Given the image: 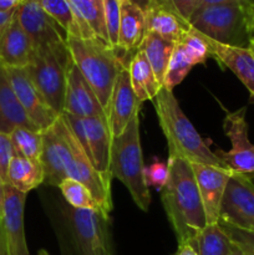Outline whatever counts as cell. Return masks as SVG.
<instances>
[{
  "label": "cell",
  "mask_w": 254,
  "mask_h": 255,
  "mask_svg": "<svg viewBox=\"0 0 254 255\" xmlns=\"http://www.w3.org/2000/svg\"><path fill=\"white\" fill-rule=\"evenodd\" d=\"M167 163L169 178L162 189V203L178 246H183L207 226V218L192 164L179 158H168Z\"/></svg>",
  "instance_id": "cell-1"
},
{
  "label": "cell",
  "mask_w": 254,
  "mask_h": 255,
  "mask_svg": "<svg viewBox=\"0 0 254 255\" xmlns=\"http://www.w3.org/2000/svg\"><path fill=\"white\" fill-rule=\"evenodd\" d=\"M152 102L159 126L168 144V158H179L189 163L227 168L187 119L173 92L162 87Z\"/></svg>",
  "instance_id": "cell-2"
},
{
  "label": "cell",
  "mask_w": 254,
  "mask_h": 255,
  "mask_svg": "<svg viewBox=\"0 0 254 255\" xmlns=\"http://www.w3.org/2000/svg\"><path fill=\"white\" fill-rule=\"evenodd\" d=\"M66 45L72 61L92 87L100 104L106 111L115 81L120 70L125 66L114 49L97 37L66 35Z\"/></svg>",
  "instance_id": "cell-3"
},
{
  "label": "cell",
  "mask_w": 254,
  "mask_h": 255,
  "mask_svg": "<svg viewBox=\"0 0 254 255\" xmlns=\"http://www.w3.org/2000/svg\"><path fill=\"white\" fill-rule=\"evenodd\" d=\"M189 25L199 34L219 44L249 47L254 40V6L209 5L197 10Z\"/></svg>",
  "instance_id": "cell-4"
},
{
  "label": "cell",
  "mask_w": 254,
  "mask_h": 255,
  "mask_svg": "<svg viewBox=\"0 0 254 255\" xmlns=\"http://www.w3.org/2000/svg\"><path fill=\"white\" fill-rule=\"evenodd\" d=\"M144 164L139 141V111L133 115L125 131L112 137L111 168L112 178L125 184L132 199L141 211L147 212L151 203L149 188L144 182Z\"/></svg>",
  "instance_id": "cell-5"
},
{
  "label": "cell",
  "mask_w": 254,
  "mask_h": 255,
  "mask_svg": "<svg viewBox=\"0 0 254 255\" xmlns=\"http://www.w3.org/2000/svg\"><path fill=\"white\" fill-rule=\"evenodd\" d=\"M51 131L54 133L67 178H72L85 184L101 208L110 214L112 211L111 182L105 179L95 169L86 152L61 116L51 126Z\"/></svg>",
  "instance_id": "cell-6"
},
{
  "label": "cell",
  "mask_w": 254,
  "mask_h": 255,
  "mask_svg": "<svg viewBox=\"0 0 254 255\" xmlns=\"http://www.w3.org/2000/svg\"><path fill=\"white\" fill-rule=\"evenodd\" d=\"M70 62L71 55L65 40L60 44L34 50L29 65L25 67V71L37 91L60 116L64 114Z\"/></svg>",
  "instance_id": "cell-7"
},
{
  "label": "cell",
  "mask_w": 254,
  "mask_h": 255,
  "mask_svg": "<svg viewBox=\"0 0 254 255\" xmlns=\"http://www.w3.org/2000/svg\"><path fill=\"white\" fill-rule=\"evenodd\" d=\"M70 226L79 255H114L109 214L94 209L69 211Z\"/></svg>",
  "instance_id": "cell-8"
},
{
  "label": "cell",
  "mask_w": 254,
  "mask_h": 255,
  "mask_svg": "<svg viewBox=\"0 0 254 255\" xmlns=\"http://www.w3.org/2000/svg\"><path fill=\"white\" fill-rule=\"evenodd\" d=\"M219 223L254 233V182L248 174L229 177L221 204Z\"/></svg>",
  "instance_id": "cell-9"
},
{
  "label": "cell",
  "mask_w": 254,
  "mask_h": 255,
  "mask_svg": "<svg viewBox=\"0 0 254 255\" xmlns=\"http://www.w3.org/2000/svg\"><path fill=\"white\" fill-rule=\"evenodd\" d=\"M247 109L228 112L224 117V133L229 137L232 148L228 152H216L224 166L232 172L243 174L254 173V144L249 141Z\"/></svg>",
  "instance_id": "cell-10"
},
{
  "label": "cell",
  "mask_w": 254,
  "mask_h": 255,
  "mask_svg": "<svg viewBox=\"0 0 254 255\" xmlns=\"http://www.w3.org/2000/svg\"><path fill=\"white\" fill-rule=\"evenodd\" d=\"M20 106L40 132H45L59 120L57 115L41 96L25 69L4 67Z\"/></svg>",
  "instance_id": "cell-11"
},
{
  "label": "cell",
  "mask_w": 254,
  "mask_h": 255,
  "mask_svg": "<svg viewBox=\"0 0 254 255\" xmlns=\"http://www.w3.org/2000/svg\"><path fill=\"white\" fill-rule=\"evenodd\" d=\"M207 57L211 56L206 37L191 27L189 31L176 42L164 77L163 87L172 91L183 81L194 65L204 64Z\"/></svg>",
  "instance_id": "cell-12"
},
{
  "label": "cell",
  "mask_w": 254,
  "mask_h": 255,
  "mask_svg": "<svg viewBox=\"0 0 254 255\" xmlns=\"http://www.w3.org/2000/svg\"><path fill=\"white\" fill-rule=\"evenodd\" d=\"M26 196V193H22L5 183L0 226L7 255H30L24 231V209Z\"/></svg>",
  "instance_id": "cell-13"
},
{
  "label": "cell",
  "mask_w": 254,
  "mask_h": 255,
  "mask_svg": "<svg viewBox=\"0 0 254 255\" xmlns=\"http://www.w3.org/2000/svg\"><path fill=\"white\" fill-rule=\"evenodd\" d=\"M20 25L26 32L34 50L60 44L66 40L57 29L59 25L44 11L37 0H22L16 9Z\"/></svg>",
  "instance_id": "cell-14"
},
{
  "label": "cell",
  "mask_w": 254,
  "mask_h": 255,
  "mask_svg": "<svg viewBox=\"0 0 254 255\" xmlns=\"http://www.w3.org/2000/svg\"><path fill=\"white\" fill-rule=\"evenodd\" d=\"M197 186L203 203L207 224L219 223L221 204L229 177L233 173L228 168L209 164L191 163Z\"/></svg>",
  "instance_id": "cell-15"
},
{
  "label": "cell",
  "mask_w": 254,
  "mask_h": 255,
  "mask_svg": "<svg viewBox=\"0 0 254 255\" xmlns=\"http://www.w3.org/2000/svg\"><path fill=\"white\" fill-rule=\"evenodd\" d=\"M139 107L141 102L132 89L128 67L124 66L117 75L106 110L107 122L112 137L120 136L125 131L133 115L139 111Z\"/></svg>",
  "instance_id": "cell-16"
},
{
  "label": "cell",
  "mask_w": 254,
  "mask_h": 255,
  "mask_svg": "<svg viewBox=\"0 0 254 255\" xmlns=\"http://www.w3.org/2000/svg\"><path fill=\"white\" fill-rule=\"evenodd\" d=\"M64 112L81 119L96 116L107 117L106 111L100 104L96 94L72 59L67 69Z\"/></svg>",
  "instance_id": "cell-17"
},
{
  "label": "cell",
  "mask_w": 254,
  "mask_h": 255,
  "mask_svg": "<svg viewBox=\"0 0 254 255\" xmlns=\"http://www.w3.org/2000/svg\"><path fill=\"white\" fill-rule=\"evenodd\" d=\"M84 120L85 134H86V154L94 164L95 169L107 179L112 181L111 168V142L107 117H87Z\"/></svg>",
  "instance_id": "cell-18"
},
{
  "label": "cell",
  "mask_w": 254,
  "mask_h": 255,
  "mask_svg": "<svg viewBox=\"0 0 254 255\" xmlns=\"http://www.w3.org/2000/svg\"><path fill=\"white\" fill-rule=\"evenodd\" d=\"M204 36V35H203ZM206 37L208 44L209 56L213 57L221 66L231 70L242 84L247 87L251 95V101L254 104V54L249 47L231 46L219 44L209 37Z\"/></svg>",
  "instance_id": "cell-19"
},
{
  "label": "cell",
  "mask_w": 254,
  "mask_h": 255,
  "mask_svg": "<svg viewBox=\"0 0 254 255\" xmlns=\"http://www.w3.org/2000/svg\"><path fill=\"white\" fill-rule=\"evenodd\" d=\"M34 47L20 25L16 11L0 36V65L25 69L31 60Z\"/></svg>",
  "instance_id": "cell-20"
},
{
  "label": "cell",
  "mask_w": 254,
  "mask_h": 255,
  "mask_svg": "<svg viewBox=\"0 0 254 255\" xmlns=\"http://www.w3.org/2000/svg\"><path fill=\"white\" fill-rule=\"evenodd\" d=\"M144 15L146 32H154L171 41L178 42L191 29L189 22L174 11L168 0H154Z\"/></svg>",
  "instance_id": "cell-21"
},
{
  "label": "cell",
  "mask_w": 254,
  "mask_h": 255,
  "mask_svg": "<svg viewBox=\"0 0 254 255\" xmlns=\"http://www.w3.org/2000/svg\"><path fill=\"white\" fill-rule=\"evenodd\" d=\"M71 5L80 37H97L110 45L105 25L104 0H67ZM111 46V45H110Z\"/></svg>",
  "instance_id": "cell-22"
},
{
  "label": "cell",
  "mask_w": 254,
  "mask_h": 255,
  "mask_svg": "<svg viewBox=\"0 0 254 255\" xmlns=\"http://www.w3.org/2000/svg\"><path fill=\"white\" fill-rule=\"evenodd\" d=\"M16 127H26L39 131L20 106L4 66L0 65V131L10 133Z\"/></svg>",
  "instance_id": "cell-23"
},
{
  "label": "cell",
  "mask_w": 254,
  "mask_h": 255,
  "mask_svg": "<svg viewBox=\"0 0 254 255\" xmlns=\"http://www.w3.org/2000/svg\"><path fill=\"white\" fill-rule=\"evenodd\" d=\"M146 35V15L137 5L128 0L121 1L119 50L125 52L139 49Z\"/></svg>",
  "instance_id": "cell-24"
},
{
  "label": "cell",
  "mask_w": 254,
  "mask_h": 255,
  "mask_svg": "<svg viewBox=\"0 0 254 255\" xmlns=\"http://www.w3.org/2000/svg\"><path fill=\"white\" fill-rule=\"evenodd\" d=\"M128 72L132 89L138 101L141 104L143 101H153L163 86L158 82L146 54L141 49L134 52L133 57L129 61Z\"/></svg>",
  "instance_id": "cell-25"
},
{
  "label": "cell",
  "mask_w": 254,
  "mask_h": 255,
  "mask_svg": "<svg viewBox=\"0 0 254 255\" xmlns=\"http://www.w3.org/2000/svg\"><path fill=\"white\" fill-rule=\"evenodd\" d=\"M44 168L40 161L15 154L6 172V183L22 193H29L44 183Z\"/></svg>",
  "instance_id": "cell-26"
},
{
  "label": "cell",
  "mask_w": 254,
  "mask_h": 255,
  "mask_svg": "<svg viewBox=\"0 0 254 255\" xmlns=\"http://www.w3.org/2000/svg\"><path fill=\"white\" fill-rule=\"evenodd\" d=\"M188 244L197 255H231L236 247L221 223L207 224Z\"/></svg>",
  "instance_id": "cell-27"
},
{
  "label": "cell",
  "mask_w": 254,
  "mask_h": 255,
  "mask_svg": "<svg viewBox=\"0 0 254 255\" xmlns=\"http://www.w3.org/2000/svg\"><path fill=\"white\" fill-rule=\"evenodd\" d=\"M176 42L167 40L154 32H146L139 49L146 54L152 70L159 84L163 86L167 69L171 61Z\"/></svg>",
  "instance_id": "cell-28"
},
{
  "label": "cell",
  "mask_w": 254,
  "mask_h": 255,
  "mask_svg": "<svg viewBox=\"0 0 254 255\" xmlns=\"http://www.w3.org/2000/svg\"><path fill=\"white\" fill-rule=\"evenodd\" d=\"M42 137H44V148H42L40 162H41L42 168H44V183L59 187L61 182L65 178H67V176L64 164H62L61 157H60L59 149H57L51 127L47 131L42 132Z\"/></svg>",
  "instance_id": "cell-29"
},
{
  "label": "cell",
  "mask_w": 254,
  "mask_h": 255,
  "mask_svg": "<svg viewBox=\"0 0 254 255\" xmlns=\"http://www.w3.org/2000/svg\"><path fill=\"white\" fill-rule=\"evenodd\" d=\"M15 154L29 159L40 161L42 148H44V137L42 132L29 129L26 127H16L10 132Z\"/></svg>",
  "instance_id": "cell-30"
},
{
  "label": "cell",
  "mask_w": 254,
  "mask_h": 255,
  "mask_svg": "<svg viewBox=\"0 0 254 255\" xmlns=\"http://www.w3.org/2000/svg\"><path fill=\"white\" fill-rule=\"evenodd\" d=\"M59 188L61 189V193L64 196L65 201L69 203V206L71 208L94 209V211H101L104 213H106L101 208V206L97 203V201L92 196L90 189L85 184H82L81 182L75 181L72 178H65L59 186Z\"/></svg>",
  "instance_id": "cell-31"
},
{
  "label": "cell",
  "mask_w": 254,
  "mask_h": 255,
  "mask_svg": "<svg viewBox=\"0 0 254 255\" xmlns=\"http://www.w3.org/2000/svg\"><path fill=\"white\" fill-rule=\"evenodd\" d=\"M44 11L61 27L65 35L79 36V27L72 12L71 5L67 0H37Z\"/></svg>",
  "instance_id": "cell-32"
},
{
  "label": "cell",
  "mask_w": 254,
  "mask_h": 255,
  "mask_svg": "<svg viewBox=\"0 0 254 255\" xmlns=\"http://www.w3.org/2000/svg\"><path fill=\"white\" fill-rule=\"evenodd\" d=\"M104 12L109 42L114 49L119 50L121 1L120 0H104Z\"/></svg>",
  "instance_id": "cell-33"
},
{
  "label": "cell",
  "mask_w": 254,
  "mask_h": 255,
  "mask_svg": "<svg viewBox=\"0 0 254 255\" xmlns=\"http://www.w3.org/2000/svg\"><path fill=\"white\" fill-rule=\"evenodd\" d=\"M169 178L168 163L154 161L149 166L144 167V182L147 187H154L158 191H162L167 184Z\"/></svg>",
  "instance_id": "cell-34"
},
{
  "label": "cell",
  "mask_w": 254,
  "mask_h": 255,
  "mask_svg": "<svg viewBox=\"0 0 254 255\" xmlns=\"http://www.w3.org/2000/svg\"><path fill=\"white\" fill-rule=\"evenodd\" d=\"M226 232L228 233L229 238L234 242L238 247H241L243 251L251 255H254V233L251 232H244L241 229H237L234 227L227 226V224L221 223Z\"/></svg>",
  "instance_id": "cell-35"
},
{
  "label": "cell",
  "mask_w": 254,
  "mask_h": 255,
  "mask_svg": "<svg viewBox=\"0 0 254 255\" xmlns=\"http://www.w3.org/2000/svg\"><path fill=\"white\" fill-rule=\"evenodd\" d=\"M15 156V149L12 146L9 133L0 131V174L6 183V172L10 161Z\"/></svg>",
  "instance_id": "cell-36"
},
{
  "label": "cell",
  "mask_w": 254,
  "mask_h": 255,
  "mask_svg": "<svg viewBox=\"0 0 254 255\" xmlns=\"http://www.w3.org/2000/svg\"><path fill=\"white\" fill-rule=\"evenodd\" d=\"M168 2L182 19L189 22L194 12L198 10L201 0H168Z\"/></svg>",
  "instance_id": "cell-37"
},
{
  "label": "cell",
  "mask_w": 254,
  "mask_h": 255,
  "mask_svg": "<svg viewBox=\"0 0 254 255\" xmlns=\"http://www.w3.org/2000/svg\"><path fill=\"white\" fill-rule=\"evenodd\" d=\"M218 4H239L246 5V6H254V0H201L198 9L204 6H209V5Z\"/></svg>",
  "instance_id": "cell-38"
},
{
  "label": "cell",
  "mask_w": 254,
  "mask_h": 255,
  "mask_svg": "<svg viewBox=\"0 0 254 255\" xmlns=\"http://www.w3.org/2000/svg\"><path fill=\"white\" fill-rule=\"evenodd\" d=\"M22 0H0V11L12 12L19 7Z\"/></svg>",
  "instance_id": "cell-39"
},
{
  "label": "cell",
  "mask_w": 254,
  "mask_h": 255,
  "mask_svg": "<svg viewBox=\"0 0 254 255\" xmlns=\"http://www.w3.org/2000/svg\"><path fill=\"white\" fill-rule=\"evenodd\" d=\"M15 11H16V10H15ZM15 11H12V12H1L0 11V36H1L2 31H4L5 27H6L7 24L10 22L12 15L15 14Z\"/></svg>",
  "instance_id": "cell-40"
},
{
  "label": "cell",
  "mask_w": 254,
  "mask_h": 255,
  "mask_svg": "<svg viewBox=\"0 0 254 255\" xmlns=\"http://www.w3.org/2000/svg\"><path fill=\"white\" fill-rule=\"evenodd\" d=\"M128 1H131L132 4L137 5V6H138L142 11L146 12L147 10H148L149 7L153 5L154 0H128Z\"/></svg>",
  "instance_id": "cell-41"
},
{
  "label": "cell",
  "mask_w": 254,
  "mask_h": 255,
  "mask_svg": "<svg viewBox=\"0 0 254 255\" xmlns=\"http://www.w3.org/2000/svg\"><path fill=\"white\" fill-rule=\"evenodd\" d=\"M174 255H197L194 249L192 248L189 244H183V246H178V251Z\"/></svg>",
  "instance_id": "cell-42"
},
{
  "label": "cell",
  "mask_w": 254,
  "mask_h": 255,
  "mask_svg": "<svg viewBox=\"0 0 254 255\" xmlns=\"http://www.w3.org/2000/svg\"><path fill=\"white\" fill-rule=\"evenodd\" d=\"M4 194H5V181L2 179L1 174H0V217H1L2 212V203H4Z\"/></svg>",
  "instance_id": "cell-43"
},
{
  "label": "cell",
  "mask_w": 254,
  "mask_h": 255,
  "mask_svg": "<svg viewBox=\"0 0 254 255\" xmlns=\"http://www.w3.org/2000/svg\"><path fill=\"white\" fill-rule=\"evenodd\" d=\"M0 255H7V253H6V248H5L4 237H2L1 226H0Z\"/></svg>",
  "instance_id": "cell-44"
},
{
  "label": "cell",
  "mask_w": 254,
  "mask_h": 255,
  "mask_svg": "<svg viewBox=\"0 0 254 255\" xmlns=\"http://www.w3.org/2000/svg\"><path fill=\"white\" fill-rule=\"evenodd\" d=\"M234 244H236V243H234ZM231 255H251V254L247 253L246 251H243V249H242L241 247H238V246H237V244H236V247H234L233 252H232Z\"/></svg>",
  "instance_id": "cell-45"
},
{
  "label": "cell",
  "mask_w": 254,
  "mask_h": 255,
  "mask_svg": "<svg viewBox=\"0 0 254 255\" xmlns=\"http://www.w3.org/2000/svg\"><path fill=\"white\" fill-rule=\"evenodd\" d=\"M37 255H51V254L47 253V252H46V251H44V249H41V251L39 252V254H37Z\"/></svg>",
  "instance_id": "cell-46"
},
{
  "label": "cell",
  "mask_w": 254,
  "mask_h": 255,
  "mask_svg": "<svg viewBox=\"0 0 254 255\" xmlns=\"http://www.w3.org/2000/svg\"><path fill=\"white\" fill-rule=\"evenodd\" d=\"M249 49H251L252 51H253V54H254V40H252L251 45H249Z\"/></svg>",
  "instance_id": "cell-47"
},
{
  "label": "cell",
  "mask_w": 254,
  "mask_h": 255,
  "mask_svg": "<svg viewBox=\"0 0 254 255\" xmlns=\"http://www.w3.org/2000/svg\"><path fill=\"white\" fill-rule=\"evenodd\" d=\"M248 176H249V177H251V178H252V181H253V182H254V173H252V174H248Z\"/></svg>",
  "instance_id": "cell-48"
},
{
  "label": "cell",
  "mask_w": 254,
  "mask_h": 255,
  "mask_svg": "<svg viewBox=\"0 0 254 255\" xmlns=\"http://www.w3.org/2000/svg\"><path fill=\"white\" fill-rule=\"evenodd\" d=\"M120 1H124V0H120Z\"/></svg>",
  "instance_id": "cell-49"
}]
</instances>
